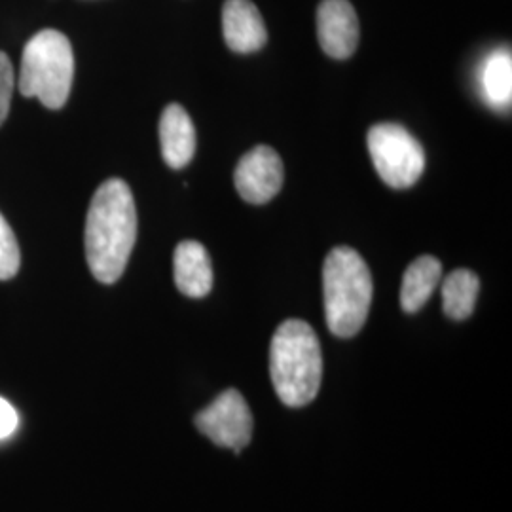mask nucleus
I'll use <instances>...</instances> for the list:
<instances>
[{"instance_id":"1a4fd4ad","label":"nucleus","mask_w":512,"mask_h":512,"mask_svg":"<svg viewBox=\"0 0 512 512\" xmlns=\"http://www.w3.org/2000/svg\"><path fill=\"white\" fill-rule=\"evenodd\" d=\"M222 33L236 54H253L266 46L268 33L253 0H226L222 8Z\"/></svg>"},{"instance_id":"423d86ee","label":"nucleus","mask_w":512,"mask_h":512,"mask_svg":"<svg viewBox=\"0 0 512 512\" xmlns=\"http://www.w3.org/2000/svg\"><path fill=\"white\" fill-rule=\"evenodd\" d=\"M196 427L220 448L239 454L253 437V414L238 389H226L196 416Z\"/></svg>"},{"instance_id":"39448f33","label":"nucleus","mask_w":512,"mask_h":512,"mask_svg":"<svg viewBox=\"0 0 512 512\" xmlns=\"http://www.w3.org/2000/svg\"><path fill=\"white\" fill-rule=\"evenodd\" d=\"M366 145L380 179L404 190L420 181L425 169V150L420 141L399 124H378L368 129Z\"/></svg>"},{"instance_id":"f257e3e1","label":"nucleus","mask_w":512,"mask_h":512,"mask_svg":"<svg viewBox=\"0 0 512 512\" xmlns=\"http://www.w3.org/2000/svg\"><path fill=\"white\" fill-rule=\"evenodd\" d=\"M137 239V207L128 183L109 179L93 194L86 219V258L93 277L112 285L126 272Z\"/></svg>"},{"instance_id":"0eeeda50","label":"nucleus","mask_w":512,"mask_h":512,"mask_svg":"<svg viewBox=\"0 0 512 512\" xmlns=\"http://www.w3.org/2000/svg\"><path fill=\"white\" fill-rule=\"evenodd\" d=\"M283 162L274 148L258 145L239 160L234 183L247 203L262 205L274 200L283 186Z\"/></svg>"},{"instance_id":"9b49d317","label":"nucleus","mask_w":512,"mask_h":512,"mask_svg":"<svg viewBox=\"0 0 512 512\" xmlns=\"http://www.w3.org/2000/svg\"><path fill=\"white\" fill-rule=\"evenodd\" d=\"M160 145L165 164L171 169H183L196 154V128L188 112L177 103L165 107L160 118Z\"/></svg>"},{"instance_id":"ddd939ff","label":"nucleus","mask_w":512,"mask_h":512,"mask_svg":"<svg viewBox=\"0 0 512 512\" xmlns=\"http://www.w3.org/2000/svg\"><path fill=\"white\" fill-rule=\"evenodd\" d=\"M480 92L486 103L497 110L511 107L512 55L501 48L488 55L480 67Z\"/></svg>"},{"instance_id":"6e6552de","label":"nucleus","mask_w":512,"mask_h":512,"mask_svg":"<svg viewBox=\"0 0 512 512\" xmlns=\"http://www.w3.org/2000/svg\"><path fill=\"white\" fill-rule=\"evenodd\" d=\"M317 37L323 52L348 59L359 44V19L349 0H323L317 8Z\"/></svg>"},{"instance_id":"9d476101","label":"nucleus","mask_w":512,"mask_h":512,"mask_svg":"<svg viewBox=\"0 0 512 512\" xmlns=\"http://www.w3.org/2000/svg\"><path fill=\"white\" fill-rule=\"evenodd\" d=\"M173 272L177 289L188 298H203L213 289V264L200 241L186 239L177 245Z\"/></svg>"},{"instance_id":"2eb2a0df","label":"nucleus","mask_w":512,"mask_h":512,"mask_svg":"<svg viewBox=\"0 0 512 512\" xmlns=\"http://www.w3.org/2000/svg\"><path fill=\"white\" fill-rule=\"evenodd\" d=\"M21 256L16 234L10 224L0 215V281H8L19 272Z\"/></svg>"},{"instance_id":"f3484780","label":"nucleus","mask_w":512,"mask_h":512,"mask_svg":"<svg viewBox=\"0 0 512 512\" xmlns=\"http://www.w3.org/2000/svg\"><path fill=\"white\" fill-rule=\"evenodd\" d=\"M19 427L18 410L0 397V440L10 439Z\"/></svg>"},{"instance_id":"4468645a","label":"nucleus","mask_w":512,"mask_h":512,"mask_svg":"<svg viewBox=\"0 0 512 512\" xmlns=\"http://www.w3.org/2000/svg\"><path fill=\"white\" fill-rule=\"evenodd\" d=\"M480 291L478 275L467 268L454 270L442 281V310L454 319L463 321L475 311L476 296Z\"/></svg>"},{"instance_id":"dca6fc26","label":"nucleus","mask_w":512,"mask_h":512,"mask_svg":"<svg viewBox=\"0 0 512 512\" xmlns=\"http://www.w3.org/2000/svg\"><path fill=\"white\" fill-rule=\"evenodd\" d=\"M14 93V69L8 55L0 52V126L4 124Z\"/></svg>"},{"instance_id":"7ed1b4c3","label":"nucleus","mask_w":512,"mask_h":512,"mask_svg":"<svg viewBox=\"0 0 512 512\" xmlns=\"http://www.w3.org/2000/svg\"><path fill=\"white\" fill-rule=\"evenodd\" d=\"M323 300L330 332L351 338L365 327L372 304V275L351 247H334L323 264Z\"/></svg>"},{"instance_id":"f03ea898","label":"nucleus","mask_w":512,"mask_h":512,"mask_svg":"<svg viewBox=\"0 0 512 512\" xmlns=\"http://www.w3.org/2000/svg\"><path fill=\"white\" fill-rule=\"evenodd\" d=\"M270 376L281 403L310 404L323 380L321 344L306 321L289 319L275 330L270 346Z\"/></svg>"},{"instance_id":"f8f14e48","label":"nucleus","mask_w":512,"mask_h":512,"mask_svg":"<svg viewBox=\"0 0 512 512\" xmlns=\"http://www.w3.org/2000/svg\"><path fill=\"white\" fill-rule=\"evenodd\" d=\"M442 279V264L439 258L423 255L416 258L404 272L401 287V306L406 313L420 311L431 294L435 293Z\"/></svg>"},{"instance_id":"20e7f679","label":"nucleus","mask_w":512,"mask_h":512,"mask_svg":"<svg viewBox=\"0 0 512 512\" xmlns=\"http://www.w3.org/2000/svg\"><path fill=\"white\" fill-rule=\"evenodd\" d=\"M73 78V46L63 33L44 29L25 44L18 80L23 97H37L48 109H63Z\"/></svg>"}]
</instances>
